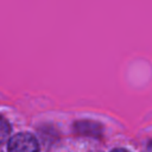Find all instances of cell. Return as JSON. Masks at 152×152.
<instances>
[{"instance_id": "6da1fadb", "label": "cell", "mask_w": 152, "mask_h": 152, "mask_svg": "<svg viewBox=\"0 0 152 152\" xmlns=\"http://www.w3.org/2000/svg\"><path fill=\"white\" fill-rule=\"evenodd\" d=\"M7 152H39V145L33 134L21 132L8 139Z\"/></svg>"}, {"instance_id": "7a4b0ae2", "label": "cell", "mask_w": 152, "mask_h": 152, "mask_svg": "<svg viewBox=\"0 0 152 152\" xmlns=\"http://www.w3.org/2000/svg\"><path fill=\"white\" fill-rule=\"evenodd\" d=\"M12 127L7 119H5L2 115H0V145L5 144L8 141L10 135H11Z\"/></svg>"}, {"instance_id": "3957f363", "label": "cell", "mask_w": 152, "mask_h": 152, "mask_svg": "<svg viewBox=\"0 0 152 152\" xmlns=\"http://www.w3.org/2000/svg\"><path fill=\"white\" fill-rule=\"evenodd\" d=\"M112 152H128V151H126V150H124V148H116V150H114V151H112Z\"/></svg>"}, {"instance_id": "277c9868", "label": "cell", "mask_w": 152, "mask_h": 152, "mask_svg": "<svg viewBox=\"0 0 152 152\" xmlns=\"http://www.w3.org/2000/svg\"><path fill=\"white\" fill-rule=\"evenodd\" d=\"M148 151L150 152H152V141L150 142V145H148Z\"/></svg>"}]
</instances>
